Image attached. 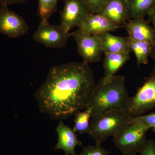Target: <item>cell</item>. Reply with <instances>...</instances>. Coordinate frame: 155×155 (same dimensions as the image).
<instances>
[{"mask_svg":"<svg viewBox=\"0 0 155 155\" xmlns=\"http://www.w3.org/2000/svg\"><path fill=\"white\" fill-rule=\"evenodd\" d=\"M96 84L89 64L69 62L50 68L34 97L41 113L51 120H64L86 109Z\"/></svg>","mask_w":155,"mask_h":155,"instance_id":"6da1fadb","label":"cell"},{"mask_svg":"<svg viewBox=\"0 0 155 155\" xmlns=\"http://www.w3.org/2000/svg\"><path fill=\"white\" fill-rule=\"evenodd\" d=\"M129 98L125 76L114 75L106 81L101 78L96 84L87 108L91 110L92 116L112 109H126Z\"/></svg>","mask_w":155,"mask_h":155,"instance_id":"7a4b0ae2","label":"cell"},{"mask_svg":"<svg viewBox=\"0 0 155 155\" xmlns=\"http://www.w3.org/2000/svg\"><path fill=\"white\" fill-rule=\"evenodd\" d=\"M127 110L112 109L92 116L87 134L101 146L110 137H114L125 126L130 124L131 118Z\"/></svg>","mask_w":155,"mask_h":155,"instance_id":"3957f363","label":"cell"},{"mask_svg":"<svg viewBox=\"0 0 155 155\" xmlns=\"http://www.w3.org/2000/svg\"><path fill=\"white\" fill-rule=\"evenodd\" d=\"M150 130L144 125L130 123L113 137V142L122 154H137L146 142V134Z\"/></svg>","mask_w":155,"mask_h":155,"instance_id":"277c9868","label":"cell"},{"mask_svg":"<svg viewBox=\"0 0 155 155\" xmlns=\"http://www.w3.org/2000/svg\"><path fill=\"white\" fill-rule=\"evenodd\" d=\"M155 109V70L147 77L142 85L137 89L133 97H130L126 110L132 117L144 115Z\"/></svg>","mask_w":155,"mask_h":155,"instance_id":"5b68a950","label":"cell"},{"mask_svg":"<svg viewBox=\"0 0 155 155\" xmlns=\"http://www.w3.org/2000/svg\"><path fill=\"white\" fill-rule=\"evenodd\" d=\"M64 6L60 13V25L65 32L78 28L92 12L86 0H64Z\"/></svg>","mask_w":155,"mask_h":155,"instance_id":"8992f818","label":"cell"},{"mask_svg":"<svg viewBox=\"0 0 155 155\" xmlns=\"http://www.w3.org/2000/svg\"><path fill=\"white\" fill-rule=\"evenodd\" d=\"M75 40L78 54L87 64H92L101 61L103 53L99 35H89L79 28L70 33Z\"/></svg>","mask_w":155,"mask_h":155,"instance_id":"52a82bcc","label":"cell"},{"mask_svg":"<svg viewBox=\"0 0 155 155\" xmlns=\"http://www.w3.org/2000/svg\"><path fill=\"white\" fill-rule=\"evenodd\" d=\"M70 37V34L65 32L60 25H52L48 21L40 22L33 34L35 41L45 47L56 49L65 47Z\"/></svg>","mask_w":155,"mask_h":155,"instance_id":"ba28073f","label":"cell"},{"mask_svg":"<svg viewBox=\"0 0 155 155\" xmlns=\"http://www.w3.org/2000/svg\"><path fill=\"white\" fill-rule=\"evenodd\" d=\"M28 30L29 26L22 17L11 11L8 6H1L0 33L16 38L25 35Z\"/></svg>","mask_w":155,"mask_h":155,"instance_id":"9c48e42d","label":"cell"},{"mask_svg":"<svg viewBox=\"0 0 155 155\" xmlns=\"http://www.w3.org/2000/svg\"><path fill=\"white\" fill-rule=\"evenodd\" d=\"M58 141L54 150H62L65 155H77L75 151L77 146L83 148L82 142L78 140L76 132L69 125L61 120L56 127Z\"/></svg>","mask_w":155,"mask_h":155,"instance_id":"30bf717a","label":"cell"},{"mask_svg":"<svg viewBox=\"0 0 155 155\" xmlns=\"http://www.w3.org/2000/svg\"><path fill=\"white\" fill-rule=\"evenodd\" d=\"M130 38L146 42L150 44H155V31L144 18L129 19L123 25Z\"/></svg>","mask_w":155,"mask_h":155,"instance_id":"8fae6325","label":"cell"},{"mask_svg":"<svg viewBox=\"0 0 155 155\" xmlns=\"http://www.w3.org/2000/svg\"><path fill=\"white\" fill-rule=\"evenodd\" d=\"M98 13L119 27L129 19L126 0H107Z\"/></svg>","mask_w":155,"mask_h":155,"instance_id":"7c38bea8","label":"cell"},{"mask_svg":"<svg viewBox=\"0 0 155 155\" xmlns=\"http://www.w3.org/2000/svg\"><path fill=\"white\" fill-rule=\"evenodd\" d=\"M99 13H91L78 28L89 35L115 31L119 28Z\"/></svg>","mask_w":155,"mask_h":155,"instance_id":"4fadbf2b","label":"cell"},{"mask_svg":"<svg viewBox=\"0 0 155 155\" xmlns=\"http://www.w3.org/2000/svg\"><path fill=\"white\" fill-rule=\"evenodd\" d=\"M104 54L105 58L103 62L104 75L102 78L106 81L110 80L116 72L130 59V53Z\"/></svg>","mask_w":155,"mask_h":155,"instance_id":"5bb4252c","label":"cell"},{"mask_svg":"<svg viewBox=\"0 0 155 155\" xmlns=\"http://www.w3.org/2000/svg\"><path fill=\"white\" fill-rule=\"evenodd\" d=\"M99 36L103 53L130 52L127 43V37L115 36L110 32L101 34Z\"/></svg>","mask_w":155,"mask_h":155,"instance_id":"9a60e30c","label":"cell"},{"mask_svg":"<svg viewBox=\"0 0 155 155\" xmlns=\"http://www.w3.org/2000/svg\"><path fill=\"white\" fill-rule=\"evenodd\" d=\"M129 19L144 18L155 7V0H126Z\"/></svg>","mask_w":155,"mask_h":155,"instance_id":"2e32d148","label":"cell"},{"mask_svg":"<svg viewBox=\"0 0 155 155\" xmlns=\"http://www.w3.org/2000/svg\"><path fill=\"white\" fill-rule=\"evenodd\" d=\"M128 47L134 53L137 59V66L146 65L151 53L153 45L146 42L135 40L127 37Z\"/></svg>","mask_w":155,"mask_h":155,"instance_id":"e0dca14e","label":"cell"},{"mask_svg":"<svg viewBox=\"0 0 155 155\" xmlns=\"http://www.w3.org/2000/svg\"><path fill=\"white\" fill-rule=\"evenodd\" d=\"M91 117V111L88 108L78 113L75 116L73 130L81 134H87Z\"/></svg>","mask_w":155,"mask_h":155,"instance_id":"ac0fdd59","label":"cell"},{"mask_svg":"<svg viewBox=\"0 0 155 155\" xmlns=\"http://www.w3.org/2000/svg\"><path fill=\"white\" fill-rule=\"evenodd\" d=\"M59 0H38L37 15L40 22L48 21L51 16L57 11Z\"/></svg>","mask_w":155,"mask_h":155,"instance_id":"d6986e66","label":"cell"},{"mask_svg":"<svg viewBox=\"0 0 155 155\" xmlns=\"http://www.w3.org/2000/svg\"><path fill=\"white\" fill-rule=\"evenodd\" d=\"M130 123H137L152 129L155 133V112L142 116L131 117Z\"/></svg>","mask_w":155,"mask_h":155,"instance_id":"ffe728a7","label":"cell"},{"mask_svg":"<svg viewBox=\"0 0 155 155\" xmlns=\"http://www.w3.org/2000/svg\"><path fill=\"white\" fill-rule=\"evenodd\" d=\"M110 152L101 146L90 145L84 147L83 150L79 155H109Z\"/></svg>","mask_w":155,"mask_h":155,"instance_id":"44dd1931","label":"cell"},{"mask_svg":"<svg viewBox=\"0 0 155 155\" xmlns=\"http://www.w3.org/2000/svg\"><path fill=\"white\" fill-rule=\"evenodd\" d=\"M139 155H155V141L153 140H147L143 148Z\"/></svg>","mask_w":155,"mask_h":155,"instance_id":"7402d4cb","label":"cell"},{"mask_svg":"<svg viewBox=\"0 0 155 155\" xmlns=\"http://www.w3.org/2000/svg\"><path fill=\"white\" fill-rule=\"evenodd\" d=\"M92 13H98L107 0H86Z\"/></svg>","mask_w":155,"mask_h":155,"instance_id":"603a6c76","label":"cell"},{"mask_svg":"<svg viewBox=\"0 0 155 155\" xmlns=\"http://www.w3.org/2000/svg\"><path fill=\"white\" fill-rule=\"evenodd\" d=\"M27 0H0V6L13 5L25 2Z\"/></svg>","mask_w":155,"mask_h":155,"instance_id":"cb8c5ba5","label":"cell"},{"mask_svg":"<svg viewBox=\"0 0 155 155\" xmlns=\"http://www.w3.org/2000/svg\"><path fill=\"white\" fill-rule=\"evenodd\" d=\"M149 22L152 23L153 27L155 31V7L148 15Z\"/></svg>","mask_w":155,"mask_h":155,"instance_id":"d4e9b609","label":"cell"},{"mask_svg":"<svg viewBox=\"0 0 155 155\" xmlns=\"http://www.w3.org/2000/svg\"><path fill=\"white\" fill-rule=\"evenodd\" d=\"M151 57L155 62V44L153 45L152 46V49L151 53Z\"/></svg>","mask_w":155,"mask_h":155,"instance_id":"484cf974","label":"cell"},{"mask_svg":"<svg viewBox=\"0 0 155 155\" xmlns=\"http://www.w3.org/2000/svg\"><path fill=\"white\" fill-rule=\"evenodd\" d=\"M122 155H138L137 154H122Z\"/></svg>","mask_w":155,"mask_h":155,"instance_id":"4316f807","label":"cell"}]
</instances>
